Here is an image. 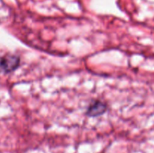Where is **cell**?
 I'll list each match as a JSON object with an SVG mask.
<instances>
[{
  "label": "cell",
  "instance_id": "6da1fadb",
  "mask_svg": "<svg viewBox=\"0 0 154 153\" xmlns=\"http://www.w3.org/2000/svg\"><path fill=\"white\" fill-rule=\"evenodd\" d=\"M20 59L19 56L13 54H8L0 60V68L5 73H10L16 70L20 65Z\"/></svg>",
  "mask_w": 154,
  "mask_h": 153
},
{
  "label": "cell",
  "instance_id": "7a4b0ae2",
  "mask_svg": "<svg viewBox=\"0 0 154 153\" xmlns=\"http://www.w3.org/2000/svg\"><path fill=\"white\" fill-rule=\"evenodd\" d=\"M107 110V105L100 100H94L89 106L86 114L90 117H97L105 113Z\"/></svg>",
  "mask_w": 154,
  "mask_h": 153
}]
</instances>
